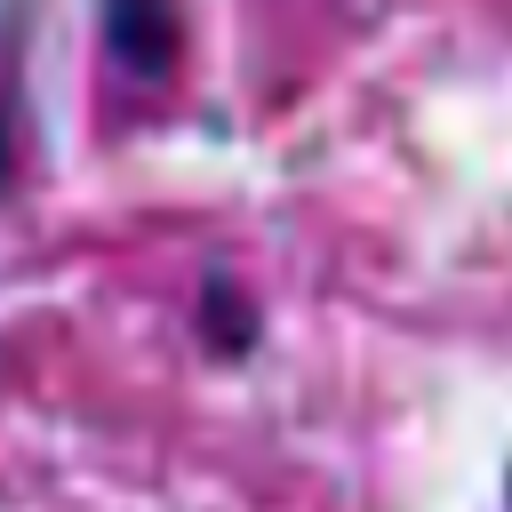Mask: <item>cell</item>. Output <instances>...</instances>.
Segmentation results:
<instances>
[{"label":"cell","mask_w":512,"mask_h":512,"mask_svg":"<svg viewBox=\"0 0 512 512\" xmlns=\"http://www.w3.org/2000/svg\"><path fill=\"white\" fill-rule=\"evenodd\" d=\"M504 512H512V480H504Z\"/></svg>","instance_id":"cell-3"},{"label":"cell","mask_w":512,"mask_h":512,"mask_svg":"<svg viewBox=\"0 0 512 512\" xmlns=\"http://www.w3.org/2000/svg\"><path fill=\"white\" fill-rule=\"evenodd\" d=\"M104 48L128 80H168L184 56V0H96Z\"/></svg>","instance_id":"cell-1"},{"label":"cell","mask_w":512,"mask_h":512,"mask_svg":"<svg viewBox=\"0 0 512 512\" xmlns=\"http://www.w3.org/2000/svg\"><path fill=\"white\" fill-rule=\"evenodd\" d=\"M200 328H208L216 352H248V344H256V304L232 288V272H208V288H200Z\"/></svg>","instance_id":"cell-2"}]
</instances>
